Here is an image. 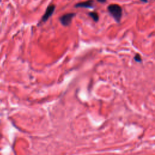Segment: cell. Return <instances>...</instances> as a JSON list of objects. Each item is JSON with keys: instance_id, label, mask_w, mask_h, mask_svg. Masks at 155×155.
Returning <instances> with one entry per match:
<instances>
[{"instance_id": "6da1fadb", "label": "cell", "mask_w": 155, "mask_h": 155, "mask_svg": "<svg viewBox=\"0 0 155 155\" xmlns=\"http://www.w3.org/2000/svg\"><path fill=\"white\" fill-rule=\"evenodd\" d=\"M107 10L111 16L115 20V21L119 23L122 16V9L118 4H110L107 7Z\"/></svg>"}, {"instance_id": "7a4b0ae2", "label": "cell", "mask_w": 155, "mask_h": 155, "mask_svg": "<svg viewBox=\"0 0 155 155\" xmlns=\"http://www.w3.org/2000/svg\"><path fill=\"white\" fill-rule=\"evenodd\" d=\"M75 13H69L63 15L59 18V21L61 22L63 26L66 27L71 24L73 18L75 17Z\"/></svg>"}, {"instance_id": "3957f363", "label": "cell", "mask_w": 155, "mask_h": 155, "mask_svg": "<svg viewBox=\"0 0 155 155\" xmlns=\"http://www.w3.org/2000/svg\"><path fill=\"white\" fill-rule=\"evenodd\" d=\"M55 6L54 4H51L46 9V12H45L44 15L42 17L41 23H46L47 20L52 16L55 11Z\"/></svg>"}, {"instance_id": "277c9868", "label": "cell", "mask_w": 155, "mask_h": 155, "mask_svg": "<svg viewBox=\"0 0 155 155\" xmlns=\"http://www.w3.org/2000/svg\"><path fill=\"white\" fill-rule=\"evenodd\" d=\"M94 6L93 0H87V1L80 2L75 5V8H86L92 9Z\"/></svg>"}, {"instance_id": "5b68a950", "label": "cell", "mask_w": 155, "mask_h": 155, "mask_svg": "<svg viewBox=\"0 0 155 155\" xmlns=\"http://www.w3.org/2000/svg\"><path fill=\"white\" fill-rule=\"evenodd\" d=\"M88 15L90 16V17H91L93 19V20L94 22L97 23L99 21V15H98V13L97 12H89L88 13Z\"/></svg>"}, {"instance_id": "8992f818", "label": "cell", "mask_w": 155, "mask_h": 155, "mask_svg": "<svg viewBox=\"0 0 155 155\" xmlns=\"http://www.w3.org/2000/svg\"><path fill=\"white\" fill-rule=\"evenodd\" d=\"M134 59L135 61L137 62V63H141L142 62V58H141V55H140L139 54L137 53L136 54V55L134 56Z\"/></svg>"}, {"instance_id": "52a82bcc", "label": "cell", "mask_w": 155, "mask_h": 155, "mask_svg": "<svg viewBox=\"0 0 155 155\" xmlns=\"http://www.w3.org/2000/svg\"><path fill=\"white\" fill-rule=\"evenodd\" d=\"M97 1L100 3H105L107 1V0H97Z\"/></svg>"}, {"instance_id": "ba28073f", "label": "cell", "mask_w": 155, "mask_h": 155, "mask_svg": "<svg viewBox=\"0 0 155 155\" xmlns=\"http://www.w3.org/2000/svg\"><path fill=\"white\" fill-rule=\"evenodd\" d=\"M140 1H142L144 3H147L148 2V0H140Z\"/></svg>"}]
</instances>
